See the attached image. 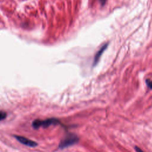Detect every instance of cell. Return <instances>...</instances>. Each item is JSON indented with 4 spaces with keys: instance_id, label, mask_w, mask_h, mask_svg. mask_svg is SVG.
I'll return each instance as SVG.
<instances>
[{
    "instance_id": "6da1fadb",
    "label": "cell",
    "mask_w": 152,
    "mask_h": 152,
    "mask_svg": "<svg viewBox=\"0 0 152 152\" xmlns=\"http://www.w3.org/2000/svg\"><path fill=\"white\" fill-rule=\"evenodd\" d=\"M59 123V121L55 118H49L45 120H34L32 123V126L35 129H38L40 127L47 128L52 125H56Z\"/></svg>"
},
{
    "instance_id": "7a4b0ae2",
    "label": "cell",
    "mask_w": 152,
    "mask_h": 152,
    "mask_svg": "<svg viewBox=\"0 0 152 152\" xmlns=\"http://www.w3.org/2000/svg\"><path fill=\"white\" fill-rule=\"evenodd\" d=\"M78 141V138L75 134H69L62 140L59 144L60 148H64L76 144Z\"/></svg>"
},
{
    "instance_id": "3957f363",
    "label": "cell",
    "mask_w": 152,
    "mask_h": 152,
    "mask_svg": "<svg viewBox=\"0 0 152 152\" xmlns=\"http://www.w3.org/2000/svg\"><path fill=\"white\" fill-rule=\"evenodd\" d=\"M15 137L20 142H21V144H23L26 146L33 147H36L37 145V144L36 142H34V141H32L30 139H28L24 137L17 135V136H15Z\"/></svg>"
},
{
    "instance_id": "277c9868",
    "label": "cell",
    "mask_w": 152,
    "mask_h": 152,
    "mask_svg": "<svg viewBox=\"0 0 152 152\" xmlns=\"http://www.w3.org/2000/svg\"><path fill=\"white\" fill-rule=\"evenodd\" d=\"M107 45H108V43H106L104 44L99 50V51L97 52V53L96 54L95 56H94V61H93V65H95L97 64V63L99 62V59L101 56V55H102V53H103V52L106 50V49L107 48Z\"/></svg>"
},
{
    "instance_id": "5b68a950",
    "label": "cell",
    "mask_w": 152,
    "mask_h": 152,
    "mask_svg": "<svg viewBox=\"0 0 152 152\" xmlns=\"http://www.w3.org/2000/svg\"><path fill=\"white\" fill-rule=\"evenodd\" d=\"M6 115H7V114H6L5 112H4L3 111H1V115H0V116H1V120H3L6 117Z\"/></svg>"
},
{
    "instance_id": "8992f818",
    "label": "cell",
    "mask_w": 152,
    "mask_h": 152,
    "mask_svg": "<svg viewBox=\"0 0 152 152\" xmlns=\"http://www.w3.org/2000/svg\"><path fill=\"white\" fill-rule=\"evenodd\" d=\"M146 83H147V84L148 87L152 89V81H151V80H147Z\"/></svg>"
},
{
    "instance_id": "52a82bcc",
    "label": "cell",
    "mask_w": 152,
    "mask_h": 152,
    "mask_svg": "<svg viewBox=\"0 0 152 152\" xmlns=\"http://www.w3.org/2000/svg\"><path fill=\"white\" fill-rule=\"evenodd\" d=\"M135 151L137 152H144L141 149H140V148H138V147H135Z\"/></svg>"
},
{
    "instance_id": "ba28073f",
    "label": "cell",
    "mask_w": 152,
    "mask_h": 152,
    "mask_svg": "<svg viewBox=\"0 0 152 152\" xmlns=\"http://www.w3.org/2000/svg\"><path fill=\"white\" fill-rule=\"evenodd\" d=\"M99 1H100V2L102 5H103L105 4L106 1V0H99Z\"/></svg>"
}]
</instances>
